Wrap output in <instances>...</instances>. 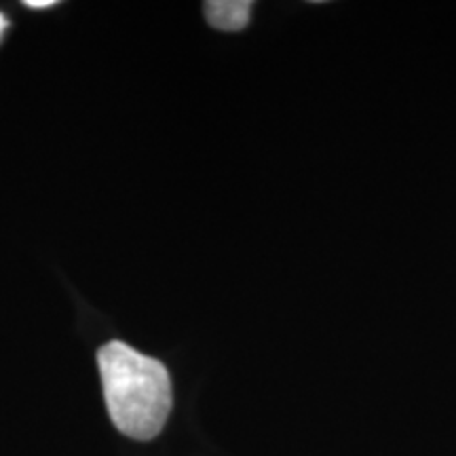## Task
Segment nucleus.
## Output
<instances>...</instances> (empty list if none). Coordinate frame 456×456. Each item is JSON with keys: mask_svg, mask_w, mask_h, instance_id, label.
I'll return each mask as SVG.
<instances>
[{"mask_svg": "<svg viewBox=\"0 0 456 456\" xmlns=\"http://www.w3.org/2000/svg\"><path fill=\"white\" fill-rule=\"evenodd\" d=\"M98 366L114 427L140 442L157 437L171 412L167 368L118 340L98 351Z\"/></svg>", "mask_w": 456, "mask_h": 456, "instance_id": "1", "label": "nucleus"}, {"mask_svg": "<svg viewBox=\"0 0 456 456\" xmlns=\"http://www.w3.org/2000/svg\"><path fill=\"white\" fill-rule=\"evenodd\" d=\"M252 7L249 0H208L203 4L209 26L222 32L243 30L249 24Z\"/></svg>", "mask_w": 456, "mask_h": 456, "instance_id": "2", "label": "nucleus"}, {"mask_svg": "<svg viewBox=\"0 0 456 456\" xmlns=\"http://www.w3.org/2000/svg\"><path fill=\"white\" fill-rule=\"evenodd\" d=\"M24 4L30 9H47V7H53L55 0H26Z\"/></svg>", "mask_w": 456, "mask_h": 456, "instance_id": "3", "label": "nucleus"}, {"mask_svg": "<svg viewBox=\"0 0 456 456\" xmlns=\"http://www.w3.org/2000/svg\"><path fill=\"white\" fill-rule=\"evenodd\" d=\"M4 30H7V17L0 13V37H3Z\"/></svg>", "mask_w": 456, "mask_h": 456, "instance_id": "4", "label": "nucleus"}]
</instances>
